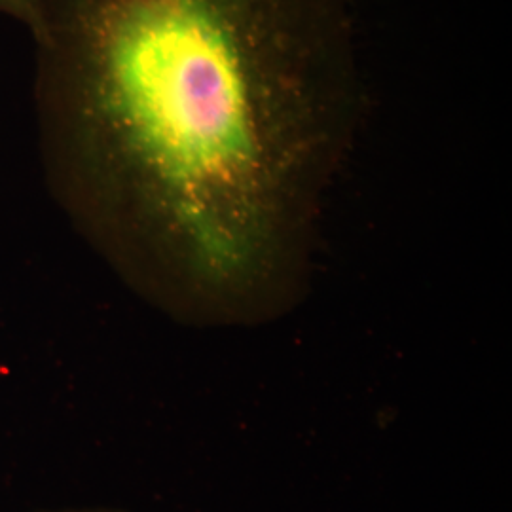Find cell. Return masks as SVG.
<instances>
[{
  "label": "cell",
  "mask_w": 512,
  "mask_h": 512,
  "mask_svg": "<svg viewBox=\"0 0 512 512\" xmlns=\"http://www.w3.org/2000/svg\"><path fill=\"white\" fill-rule=\"evenodd\" d=\"M35 40L93 215L213 325L289 310L365 114L353 0H40Z\"/></svg>",
  "instance_id": "1"
},
{
  "label": "cell",
  "mask_w": 512,
  "mask_h": 512,
  "mask_svg": "<svg viewBox=\"0 0 512 512\" xmlns=\"http://www.w3.org/2000/svg\"><path fill=\"white\" fill-rule=\"evenodd\" d=\"M0 12L27 23L33 31V37L40 29V0H0Z\"/></svg>",
  "instance_id": "2"
},
{
  "label": "cell",
  "mask_w": 512,
  "mask_h": 512,
  "mask_svg": "<svg viewBox=\"0 0 512 512\" xmlns=\"http://www.w3.org/2000/svg\"><path fill=\"white\" fill-rule=\"evenodd\" d=\"M71 512H114V511H71Z\"/></svg>",
  "instance_id": "3"
}]
</instances>
